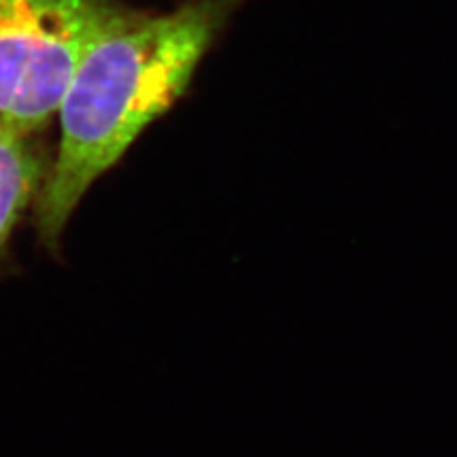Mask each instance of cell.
<instances>
[{"label": "cell", "instance_id": "1", "mask_svg": "<svg viewBox=\"0 0 457 457\" xmlns=\"http://www.w3.org/2000/svg\"><path fill=\"white\" fill-rule=\"evenodd\" d=\"M246 0H185L161 16L122 10L80 60L62 105L55 162L37 196L40 245L57 253L92 185L185 92L213 38Z\"/></svg>", "mask_w": 457, "mask_h": 457}, {"label": "cell", "instance_id": "2", "mask_svg": "<svg viewBox=\"0 0 457 457\" xmlns=\"http://www.w3.org/2000/svg\"><path fill=\"white\" fill-rule=\"evenodd\" d=\"M124 8L112 0H0V122L48 124L75 71Z\"/></svg>", "mask_w": 457, "mask_h": 457}, {"label": "cell", "instance_id": "3", "mask_svg": "<svg viewBox=\"0 0 457 457\" xmlns=\"http://www.w3.org/2000/svg\"><path fill=\"white\" fill-rule=\"evenodd\" d=\"M29 136L0 122V273L13 231L42 187V164Z\"/></svg>", "mask_w": 457, "mask_h": 457}]
</instances>
